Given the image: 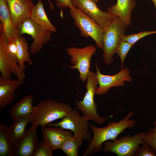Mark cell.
Instances as JSON below:
<instances>
[{
  "instance_id": "6da1fadb",
  "label": "cell",
  "mask_w": 156,
  "mask_h": 156,
  "mask_svg": "<svg viewBox=\"0 0 156 156\" xmlns=\"http://www.w3.org/2000/svg\"><path fill=\"white\" fill-rule=\"evenodd\" d=\"M134 112H129L123 119L118 122H109L107 125L99 127L94 125L90 126L93 136L89 145L83 153V156L92 155L103 151L102 144L106 141L114 140L121 133L128 128H133L136 121L130 119Z\"/></svg>"
},
{
  "instance_id": "7a4b0ae2",
  "label": "cell",
  "mask_w": 156,
  "mask_h": 156,
  "mask_svg": "<svg viewBox=\"0 0 156 156\" xmlns=\"http://www.w3.org/2000/svg\"><path fill=\"white\" fill-rule=\"evenodd\" d=\"M72 109L68 104L52 99L44 100L34 107L30 122L36 129L39 126L44 127L53 121L63 118Z\"/></svg>"
},
{
  "instance_id": "3957f363",
  "label": "cell",
  "mask_w": 156,
  "mask_h": 156,
  "mask_svg": "<svg viewBox=\"0 0 156 156\" xmlns=\"http://www.w3.org/2000/svg\"><path fill=\"white\" fill-rule=\"evenodd\" d=\"M86 81V92L82 101L76 102V107L82 112L87 120H92L97 124H103L112 116L103 117L97 113V105L94 101V96L96 94L98 88L96 72L90 70Z\"/></svg>"
},
{
  "instance_id": "277c9868",
  "label": "cell",
  "mask_w": 156,
  "mask_h": 156,
  "mask_svg": "<svg viewBox=\"0 0 156 156\" xmlns=\"http://www.w3.org/2000/svg\"><path fill=\"white\" fill-rule=\"evenodd\" d=\"M69 13L81 35L86 38L90 37L95 42L97 47L103 50L104 30L91 18L78 8H70Z\"/></svg>"
},
{
  "instance_id": "5b68a950",
  "label": "cell",
  "mask_w": 156,
  "mask_h": 156,
  "mask_svg": "<svg viewBox=\"0 0 156 156\" xmlns=\"http://www.w3.org/2000/svg\"><path fill=\"white\" fill-rule=\"evenodd\" d=\"M126 27L123 22L116 16L104 31L103 57L105 64H110L114 61L115 48L125 35Z\"/></svg>"
},
{
  "instance_id": "8992f818",
  "label": "cell",
  "mask_w": 156,
  "mask_h": 156,
  "mask_svg": "<svg viewBox=\"0 0 156 156\" xmlns=\"http://www.w3.org/2000/svg\"><path fill=\"white\" fill-rule=\"evenodd\" d=\"M145 133L142 131L133 136L128 135L119 139L106 141L103 143V151L115 153L117 156H133L139 145L145 144L144 139Z\"/></svg>"
},
{
  "instance_id": "52a82bcc",
  "label": "cell",
  "mask_w": 156,
  "mask_h": 156,
  "mask_svg": "<svg viewBox=\"0 0 156 156\" xmlns=\"http://www.w3.org/2000/svg\"><path fill=\"white\" fill-rule=\"evenodd\" d=\"M47 126L70 130L73 132L74 136L88 142L92 138L89 122L77 109H72L61 121L49 123Z\"/></svg>"
},
{
  "instance_id": "ba28073f",
  "label": "cell",
  "mask_w": 156,
  "mask_h": 156,
  "mask_svg": "<svg viewBox=\"0 0 156 156\" xmlns=\"http://www.w3.org/2000/svg\"><path fill=\"white\" fill-rule=\"evenodd\" d=\"M7 39L0 23V72L2 77L11 79L12 74L17 79L24 83L26 77L25 72L20 68L17 61L9 52L7 47Z\"/></svg>"
},
{
  "instance_id": "9c48e42d",
  "label": "cell",
  "mask_w": 156,
  "mask_h": 156,
  "mask_svg": "<svg viewBox=\"0 0 156 156\" xmlns=\"http://www.w3.org/2000/svg\"><path fill=\"white\" fill-rule=\"evenodd\" d=\"M96 51V47L92 44L83 48L72 47L67 49L66 53L70 56V62L73 64L69 68L78 70L79 79L83 82L86 81L90 71L91 59Z\"/></svg>"
},
{
  "instance_id": "30bf717a",
  "label": "cell",
  "mask_w": 156,
  "mask_h": 156,
  "mask_svg": "<svg viewBox=\"0 0 156 156\" xmlns=\"http://www.w3.org/2000/svg\"><path fill=\"white\" fill-rule=\"evenodd\" d=\"M18 28L19 35L26 34L31 36L33 41L30 47V51L32 54L41 50L43 45L50 40L53 32L41 27L30 18L24 20Z\"/></svg>"
},
{
  "instance_id": "8fae6325",
  "label": "cell",
  "mask_w": 156,
  "mask_h": 156,
  "mask_svg": "<svg viewBox=\"0 0 156 156\" xmlns=\"http://www.w3.org/2000/svg\"><path fill=\"white\" fill-rule=\"evenodd\" d=\"M95 66L99 85L96 94L102 95L106 93L112 87L124 86H125V81L131 82L132 81L130 71L126 68L121 69L115 75H110L102 74L97 64Z\"/></svg>"
},
{
  "instance_id": "7c38bea8",
  "label": "cell",
  "mask_w": 156,
  "mask_h": 156,
  "mask_svg": "<svg viewBox=\"0 0 156 156\" xmlns=\"http://www.w3.org/2000/svg\"><path fill=\"white\" fill-rule=\"evenodd\" d=\"M72 0L75 8L91 18L104 31L116 17L100 10L92 0Z\"/></svg>"
},
{
  "instance_id": "4fadbf2b",
  "label": "cell",
  "mask_w": 156,
  "mask_h": 156,
  "mask_svg": "<svg viewBox=\"0 0 156 156\" xmlns=\"http://www.w3.org/2000/svg\"><path fill=\"white\" fill-rule=\"evenodd\" d=\"M13 23L16 27L30 18L34 6L32 0H6Z\"/></svg>"
},
{
  "instance_id": "5bb4252c",
  "label": "cell",
  "mask_w": 156,
  "mask_h": 156,
  "mask_svg": "<svg viewBox=\"0 0 156 156\" xmlns=\"http://www.w3.org/2000/svg\"><path fill=\"white\" fill-rule=\"evenodd\" d=\"M36 129L32 126L25 130L23 136L15 143L14 156H32L39 142Z\"/></svg>"
},
{
  "instance_id": "9a60e30c",
  "label": "cell",
  "mask_w": 156,
  "mask_h": 156,
  "mask_svg": "<svg viewBox=\"0 0 156 156\" xmlns=\"http://www.w3.org/2000/svg\"><path fill=\"white\" fill-rule=\"evenodd\" d=\"M43 140L53 151L60 149L63 143L73 136L70 131L59 127H42L41 130Z\"/></svg>"
},
{
  "instance_id": "2e32d148",
  "label": "cell",
  "mask_w": 156,
  "mask_h": 156,
  "mask_svg": "<svg viewBox=\"0 0 156 156\" xmlns=\"http://www.w3.org/2000/svg\"><path fill=\"white\" fill-rule=\"evenodd\" d=\"M24 83L18 79H10L0 76V109L10 105L15 97V91Z\"/></svg>"
},
{
  "instance_id": "e0dca14e",
  "label": "cell",
  "mask_w": 156,
  "mask_h": 156,
  "mask_svg": "<svg viewBox=\"0 0 156 156\" xmlns=\"http://www.w3.org/2000/svg\"><path fill=\"white\" fill-rule=\"evenodd\" d=\"M137 5L135 0H117L116 3L109 7L107 12L118 17L127 27L131 24V13Z\"/></svg>"
},
{
  "instance_id": "ac0fdd59",
  "label": "cell",
  "mask_w": 156,
  "mask_h": 156,
  "mask_svg": "<svg viewBox=\"0 0 156 156\" xmlns=\"http://www.w3.org/2000/svg\"><path fill=\"white\" fill-rule=\"evenodd\" d=\"M0 19L8 42L15 40L18 29L13 23L6 0H0Z\"/></svg>"
},
{
  "instance_id": "d6986e66",
  "label": "cell",
  "mask_w": 156,
  "mask_h": 156,
  "mask_svg": "<svg viewBox=\"0 0 156 156\" xmlns=\"http://www.w3.org/2000/svg\"><path fill=\"white\" fill-rule=\"evenodd\" d=\"M33 96L29 94L21 99L10 107L9 114L14 120L18 118L31 116L34 109L32 105Z\"/></svg>"
},
{
  "instance_id": "ffe728a7",
  "label": "cell",
  "mask_w": 156,
  "mask_h": 156,
  "mask_svg": "<svg viewBox=\"0 0 156 156\" xmlns=\"http://www.w3.org/2000/svg\"><path fill=\"white\" fill-rule=\"evenodd\" d=\"M30 18L37 25L46 30L52 32L56 31L55 27L48 19L44 10L43 3L38 0L34 5Z\"/></svg>"
},
{
  "instance_id": "44dd1931",
  "label": "cell",
  "mask_w": 156,
  "mask_h": 156,
  "mask_svg": "<svg viewBox=\"0 0 156 156\" xmlns=\"http://www.w3.org/2000/svg\"><path fill=\"white\" fill-rule=\"evenodd\" d=\"M15 142L11 138L9 127L0 124V156H14Z\"/></svg>"
},
{
  "instance_id": "7402d4cb",
  "label": "cell",
  "mask_w": 156,
  "mask_h": 156,
  "mask_svg": "<svg viewBox=\"0 0 156 156\" xmlns=\"http://www.w3.org/2000/svg\"><path fill=\"white\" fill-rule=\"evenodd\" d=\"M18 48L17 62L21 70L24 71L26 68L25 64L27 63L32 65L33 62L30 57V51H29L28 43L25 38L18 35L15 38Z\"/></svg>"
},
{
  "instance_id": "603a6c76",
  "label": "cell",
  "mask_w": 156,
  "mask_h": 156,
  "mask_svg": "<svg viewBox=\"0 0 156 156\" xmlns=\"http://www.w3.org/2000/svg\"><path fill=\"white\" fill-rule=\"evenodd\" d=\"M30 116L22 117L14 120L9 127L10 136L15 143L24 135L26 126L30 122Z\"/></svg>"
},
{
  "instance_id": "cb8c5ba5",
  "label": "cell",
  "mask_w": 156,
  "mask_h": 156,
  "mask_svg": "<svg viewBox=\"0 0 156 156\" xmlns=\"http://www.w3.org/2000/svg\"><path fill=\"white\" fill-rule=\"evenodd\" d=\"M83 144V140L73 136L63 143L60 149L68 156H78L79 148Z\"/></svg>"
},
{
  "instance_id": "d4e9b609",
  "label": "cell",
  "mask_w": 156,
  "mask_h": 156,
  "mask_svg": "<svg viewBox=\"0 0 156 156\" xmlns=\"http://www.w3.org/2000/svg\"><path fill=\"white\" fill-rule=\"evenodd\" d=\"M133 45L126 41L121 40L115 48V53L118 54L120 57L122 69L123 67V63L129 51Z\"/></svg>"
},
{
  "instance_id": "484cf974",
  "label": "cell",
  "mask_w": 156,
  "mask_h": 156,
  "mask_svg": "<svg viewBox=\"0 0 156 156\" xmlns=\"http://www.w3.org/2000/svg\"><path fill=\"white\" fill-rule=\"evenodd\" d=\"M53 151L43 140L37 144L32 156H53Z\"/></svg>"
},
{
  "instance_id": "4316f807",
  "label": "cell",
  "mask_w": 156,
  "mask_h": 156,
  "mask_svg": "<svg viewBox=\"0 0 156 156\" xmlns=\"http://www.w3.org/2000/svg\"><path fill=\"white\" fill-rule=\"evenodd\" d=\"M153 127L146 133L144 138L145 143L147 144L156 153V123Z\"/></svg>"
},
{
  "instance_id": "83f0119b",
  "label": "cell",
  "mask_w": 156,
  "mask_h": 156,
  "mask_svg": "<svg viewBox=\"0 0 156 156\" xmlns=\"http://www.w3.org/2000/svg\"><path fill=\"white\" fill-rule=\"evenodd\" d=\"M156 34V30L151 31H142L139 33L128 35H124L121 40L126 41L134 44L140 39L149 35Z\"/></svg>"
},
{
  "instance_id": "f1b7e54d",
  "label": "cell",
  "mask_w": 156,
  "mask_h": 156,
  "mask_svg": "<svg viewBox=\"0 0 156 156\" xmlns=\"http://www.w3.org/2000/svg\"><path fill=\"white\" fill-rule=\"evenodd\" d=\"M134 156H156V153L149 146L145 143L139 148L133 155Z\"/></svg>"
},
{
  "instance_id": "f546056e",
  "label": "cell",
  "mask_w": 156,
  "mask_h": 156,
  "mask_svg": "<svg viewBox=\"0 0 156 156\" xmlns=\"http://www.w3.org/2000/svg\"><path fill=\"white\" fill-rule=\"evenodd\" d=\"M7 47L10 53L17 61L18 48L15 40L10 42H8Z\"/></svg>"
},
{
  "instance_id": "4dcf8cb0",
  "label": "cell",
  "mask_w": 156,
  "mask_h": 156,
  "mask_svg": "<svg viewBox=\"0 0 156 156\" xmlns=\"http://www.w3.org/2000/svg\"><path fill=\"white\" fill-rule=\"evenodd\" d=\"M56 4L58 8H61L66 7L70 8H75L72 0H56Z\"/></svg>"
},
{
  "instance_id": "1f68e13d",
  "label": "cell",
  "mask_w": 156,
  "mask_h": 156,
  "mask_svg": "<svg viewBox=\"0 0 156 156\" xmlns=\"http://www.w3.org/2000/svg\"><path fill=\"white\" fill-rule=\"evenodd\" d=\"M49 2V6L51 10L52 11L54 10V6L52 3L51 2V0H47Z\"/></svg>"
},
{
  "instance_id": "d6a6232c",
  "label": "cell",
  "mask_w": 156,
  "mask_h": 156,
  "mask_svg": "<svg viewBox=\"0 0 156 156\" xmlns=\"http://www.w3.org/2000/svg\"><path fill=\"white\" fill-rule=\"evenodd\" d=\"M153 2V4H154V5L155 6L156 10V0H151ZM155 18L156 20V14L155 16Z\"/></svg>"
},
{
  "instance_id": "836d02e7",
  "label": "cell",
  "mask_w": 156,
  "mask_h": 156,
  "mask_svg": "<svg viewBox=\"0 0 156 156\" xmlns=\"http://www.w3.org/2000/svg\"><path fill=\"white\" fill-rule=\"evenodd\" d=\"M95 3H96L97 2H98V1H99V0H92Z\"/></svg>"
},
{
  "instance_id": "e575fe53",
  "label": "cell",
  "mask_w": 156,
  "mask_h": 156,
  "mask_svg": "<svg viewBox=\"0 0 156 156\" xmlns=\"http://www.w3.org/2000/svg\"><path fill=\"white\" fill-rule=\"evenodd\" d=\"M156 123V121L155 122H154L153 123V124H154V123Z\"/></svg>"
}]
</instances>
